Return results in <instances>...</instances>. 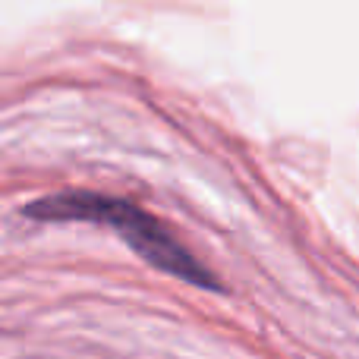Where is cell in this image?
<instances>
[{
	"instance_id": "1",
	"label": "cell",
	"mask_w": 359,
	"mask_h": 359,
	"mask_svg": "<svg viewBox=\"0 0 359 359\" xmlns=\"http://www.w3.org/2000/svg\"><path fill=\"white\" fill-rule=\"evenodd\" d=\"M22 217L41 224H104V227L117 230L120 240L142 262H149L151 268H158V271L170 274L177 280H186L189 287H198V290H224L221 278L180 243V236L168 224H161L155 215L142 211L130 198L101 196V192L86 189L54 192V196H41L35 202L22 205Z\"/></svg>"
}]
</instances>
